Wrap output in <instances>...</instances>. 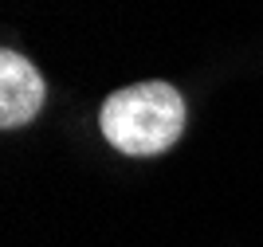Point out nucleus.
I'll return each instance as SVG.
<instances>
[{
	"mask_svg": "<svg viewBox=\"0 0 263 247\" xmlns=\"http://www.w3.org/2000/svg\"><path fill=\"white\" fill-rule=\"evenodd\" d=\"M44 94H47L44 79L24 55L16 51L0 55V126L16 129L24 122H32L44 106Z\"/></svg>",
	"mask_w": 263,
	"mask_h": 247,
	"instance_id": "nucleus-2",
	"label": "nucleus"
},
{
	"mask_svg": "<svg viewBox=\"0 0 263 247\" xmlns=\"http://www.w3.org/2000/svg\"><path fill=\"white\" fill-rule=\"evenodd\" d=\"M102 134L130 157L165 153L185 134V98L169 83H134L102 102Z\"/></svg>",
	"mask_w": 263,
	"mask_h": 247,
	"instance_id": "nucleus-1",
	"label": "nucleus"
}]
</instances>
